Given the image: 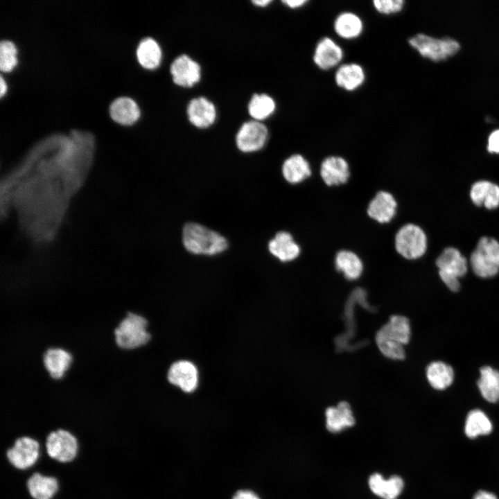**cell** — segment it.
<instances>
[{"label":"cell","mask_w":499,"mask_h":499,"mask_svg":"<svg viewBox=\"0 0 499 499\" xmlns=\"http://www.w3.org/2000/svg\"><path fill=\"white\" fill-rule=\"evenodd\" d=\"M55 144L33 152L1 183V213L15 216L24 232L40 243L58 232L91 164L89 143Z\"/></svg>","instance_id":"1"},{"label":"cell","mask_w":499,"mask_h":499,"mask_svg":"<svg viewBox=\"0 0 499 499\" xmlns=\"http://www.w3.org/2000/svg\"><path fill=\"white\" fill-rule=\"evenodd\" d=\"M114 342L117 347L132 351L147 346L151 339L149 321L143 315L128 312L114 329Z\"/></svg>","instance_id":"2"},{"label":"cell","mask_w":499,"mask_h":499,"mask_svg":"<svg viewBox=\"0 0 499 499\" xmlns=\"http://www.w3.org/2000/svg\"><path fill=\"white\" fill-rule=\"evenodd\" d=\"M182 242L188 252L199 255H216L228 247L223 236L196 222H188L184 225Z\"/></svg>","instance_id":"3"},{"label":"cell","mask_w":499,"mask_h":499,"mask_svg":"<svg viewBox=\"0 0 499 499\" xmlns=\"http://www.w3.org/2000/svg\"><path fill=\"white\" fill-rule=\"evenodd\" d=\"M474 273L481 278L493 277L499 273V242L495 238H481L470 258Z\"/></svg>","instance_id":"4"},{"label":"cell","mask_w":499,"mask_h":499,"mask_svg":"<svg viewBox=\"0 0 499 499\" xmlns=\"http://www.w3.org/2000/svg\"><path fill=\"white\" fill-rule=\"evenodd\" d=\"M394 247L404 259H417L426 252V235L419 226L413 223L405 224L395 234Z\"/></svg>","instance_id":"5"},{"label":"cell","mask_w":499,"mask_h":499,"mask_svg":"<svg viewBox=\"0 0 499 499\" xmlns=\"http://www.w3.org/2000/svg\"><path fill=\"white\" fill-rule=\"evenodd\" d=\"M408 43L421 56L435 62L447 59L455 55L460 48L459 44L453 39H436L423 33L411 37Z\"/></svg>","instance_id":"6"},{"label":"cell","mask_w":499,"mask_h":499,"mask_svg":"<svg viewBox=\"0 0 499 499\" xmlns=\"http://www.w3.org/2000/svg\"><path fill=\"white\" fill-rule=\"evenodd\" d=\"M46 448L51 458L61 462H68L76 456L78 441L70 432L58 429L48 435Z\"/></svg>","instance_id":"7"},{"label":"cell","mask_w":499,"mask_h":499,"mask_svg":"<svg viewBox=\"0 0 499 499\" xmlns=\"http://www.w3.org/2000/svg\"><path fill=\"white\" fill-rule=\"evenodd\" d=\"M168 383L185 393L193 392L198 386L199 372L195 365L186 360H177L169 367Z\"/></svg>","instance_id":"8"},{"label":"cell","mask_w":499,"mask_h":499,"mask_svg":"<svg viewBox=\"0 0 499 499\" xmlns=\"http://www.w3.org/2000/svg\"><path fill=\"white\" fill-rule=\"evenodd\" d=\"M268 137L267 127L259 121H247L239 129L236 143L238 148L243 152H252L261 150Z\"/></svg>","instance_id":"9"},{"label":"cell","mask_w":499,"mask_h":499,"mask_svg":"<svg viewBox=\"0 0 499 499\" xmlns=\"http://www.w3.org/2000/svg\"><path fill=\"white\" fill-rule=\"evenodd\" d=\"M40 453L39 443L29 437L18 438L13 446L7 451L9 462L17 469H26L37 460Z\"/></svg>","instance_id":"10"},{"label":"cell","mask_w":499,"mask_h":499,"mask_svg":"<svg viewBox=\"0 0 499 499\" xmlns=\"http://www.w3.org/2000/svg\"><path fill=\"white\" fill-rule=\"evenodd\" d=\"M343 58L342 48L329 37H324L317 42L313 54V62L324 71L338 67Z\"/></svg>","instance_id":"11"},{"label":"cell","mask_w":499,"mask_h":499,"mask_svg":"<svg viewBox=\"0 0 499 499\" xmlns=\"http://www.w3.org/2000/svg\"><path fill=\"white\" fill-rule=\"evenodd\" d=\"M319 175L328 186L344 184L350 177L349 163L341 156H328L321 163Z\"/></svg>","instance_id":"12"},{"label":"cell","mask_w":499,"mask_h":499,"mask_svg":"<svg viewBox=\"0 0 499 499\" xmlns=\"http://www.w3.org/2000/svg\"><path fill=\"white\" fill-rule=\"evenodd\" d=\"M73 361L72 354L61 347H50L42 355L43 366L51 378L55 380L64 376Z\"/></svg>","instance_id":"13"},{"label":"cell","mask_w":499,"mask_h":499,"mask_svg":"<svg viewBox=\"0 0 499 499\" xmlns=\"http://www.w3.org/2000/svg\"><path fill=\"white\" fill-rule=\"evenodd\" d=\"M397 202L394 195L386 191H379L370 200L367 213L380 224L389 222L396 213Z\"/></svg>","instance_id":"14"},{"label":"cell","mask_w":499,"mask_h":499,"mask_svg":"<svg viewBox=\"0 0 499 499\" xmlns=\"http://www.w3.org/2000/svg\"><path fill=\"white\" fill-rule=\"evenodd\" d=\"M170 73L175 84L189 87L200 80V67L188 55H181L173 62Z\"/></svg>","instance_id":"15"},{"label":"cell","mask_w":499,"mask_h":499,"mask_svg":"<svg viewBox=\"0 0 499 499\" xmlns=\"http://www.w3.org/2000/svg\"><path fill=\"white\" fill-rule=\"evenodd\" d=\"M268 250L272 255L281 262L294 261L301 252V248L292 234L285 231L275 234L268 243Z\"/></svg>","instance_id":"16"},{"label":"cell","mask_w":499,"mask_h":499,"mask_svg":"<svg viewBox=\"0 0 499 499\" xmlns=\"http://www.w3.org/2000/svg\"><path fill=\"white\" fill-rule=\"evenodd\" d=\"M334 80L340 88L347 91H353L364 84L366 73L363 67L358 63H344L337 67Z\"/></svg>","instance_id":"17"},{"label":"cell","mask_w":499,"mask_h":499,"mask_svg":"<svg viewBox=\"0 0 499 499\" xmlns=\"http://www.w3.org/2000/svg\"><path fill=\"white\" fill-rule=\"evenodd\" d=\"M439 274L450 275L457 278L464 276L467 272L466 258L456 248L447 247L436 260Z\"/></svg>","instance_id":"18"},{"label":"cell","mask_w":499,"mask_h":499,"mask_svg":"<svg viewBox=\"0 0 499 499\" xmlns=\"http://www.w3.org/2000/svg\"><path fill=\"white\" fill-rule=\"evenodd\" d=\"M191 123L198 128H207L213 123L216 117L214 105L204 97L192 99L187 108Z\"/></svg>","instance_id":"19"},{"label":"cell","mask_w":499,"mask_h":499,"mask_svg":"<svg viewBox=\"0 0 499 499\" xmlns=\"http://www.w3.org/2000/svg\"><path fill=\"white\" fill-rule=\"evenodd\" d=\"M326 427L331 432H340L355 424V418L350 405L340 402L335 407H329L325 411Z\"/></svg>","instance_id":"20"},{"label":"cell","mask_w":499,"mask_h":499,"mask_svg":"<svg viewBox=\"0 0 499 499\" xmlns=\"http://www.w3.org/2000/svg\"><path fill=\"white\" fill-rule=\"evenodd\" d=\"M364 29L361 17L351 11L340 12L333 22L335 34L343 40H354L360 36Z\"/></svg>","instance_id":"21"},{"label":"cell","mask_w":499,"mask_h":499,"mask_svg":"<svg viewBox=\"0 0 499 499\" xmlns=\"http://www.w3.org/2000/svg\"><path fill=\"white\" fill-rule=\"evenodd\" d=\"M470 197L478 207L496 209L499 207V186L486 180L476 182L471 186Z\"/></svg>","instance_id":"22"},{"label":"cell","mask_w":499,"mask_h":499,"mask_svg":"<svg viewBox=\"0 0 499 499\" xmlns=\"http://www.w3.org/2000/svg\"><path fill=\"white\" fill-rule=\"evenodd\" d=\"M312 173L308 161L300 154H294L288 157L282 165V175L290 184H296L304 182Z\"/></svg>","instance_id":"23"},{"label":"cell","mask_w":499,"mask_h":499,"mask_svg":"<svg viewBox=\"0 0 499 499\" xmlns=\"http://www.w3.org/2000/svg\"><path fill=\"white\" fill-rule=\"evenodd\" d=\"M335 270L349 281L358 279L363 271V263L359 256L349 250L338 251L334 259Z\"/></svg>","instance_id":"24"},{"label":"cell","mask_w":499,"mask_h":499,"mask_svg":"<svg viewBox=\"0 0 499 499\" xmlns=\"http://www.w3.org/2000/svg\"><path fill=\"white\" fill-rule=\"evenodd\" d=\"M27 487L34 499H51L58 491V483L53 477L35 473L28 480Z\"/></svg>","instance_id":"25"},{"label":"cell","mask_w":499,"mask_h":499,"mask_svg":"<svg viewBox=\"0 0 499 499\" xmlns=\"http://www.w3.org/2000/svg\"><path fill=\"white\" fill-rule=\"evenodd\" d=\"M480 373L478 386L483 398L490 403L499 401V371L484 366Z\"/></svg>","instance_id":"26"},{"label":"cell","mask_w":499,"mask_h":499,"mask_svg":"<svg viewBox=\"0 0 499 499\" xmlns=\"http://www.w3.org/2000/svg\"><path fill=\"white\" fill-rule=\"evenodd\" d=\"M140 111L136 102L126 96L115 99L110 105V114L116 121L130 124L137 120Z\"/></svg>","instance_id":"27"},{"label":"cell","mask_w":499,"mask_h":499,"mask_svg":"<svg viewBox=\"0 0 499 499\" xmlns=\"http://www.w3.org/2000/svg\"><path fill=\"white\" fill-rule=\"evenodd\" d=\"M426 377L434 389L443 390L453 383L454 371L449 365L441 361H435L427 367Z\"/></svg>","instance_id":"28"},{"label":"cell","mask_w":499,"mask_h":499,"mask_svg":"<svg viewBox=\"0 0 499 499\" xmlns=\"http://www.w3.org/2000/svg\"><path fill=\"white\" fill-rule=\"evenodd\" d=\"M137 55L140 64L147 69L157 67L161 59V51L158 43L150 37L141 41L137 50Z\"/></svg>","instance_id":"29"},{"label":"cell","mask_w":499,"mask_h":499,"mask_svg":"<svg viewBox=\"0 0 499 499\" xmlns=\"http://www.w3.org/2000/svg\"><path fill=\"white\" fill-rule=\"evenodd\" d=\"M492 424L488 417L480 410H471L467 415L464 432L469 438L489 434Z\"/></svg>","instance_id":"30"},{"label":"cell","mask_w":499,"mask_h":499,"mask_svg":"<svg viewBox=\"0 0 499 499\" xmlns=\"http://www.w3.org/2000/svg\"><path fill=\"white\" fill-rule=\"evenodd\" d=\"M392 338L402 344L408 343L410 339L411 329L409 319L403 315H394L390 317L389 322L381 327Z\"/></svg>","instance_id":"31"},{"label":"cell","mask_w":499,"mask_h":499,"mask_svg":"<svg viewBox=\"0 0 499 499\" xmlns=\"http://www.w3.org/2000/svg\"><path fill=\"white\" fill-rule=\"evenodd\" d=\"M376 343L381 353L392 360H403L405 358L403 345L389 336L380 327L376 333Z\"/></svg>","instance_id":"32"},{"label":"cell","mask_w":499,"mask_h":499,"mask_svg":"<svg viewBox=\"0 0 499 499\" xmlns=\"http://www.w3.org/2000/svg\"><path fill=\"white\" fill-rule=\"evenodd\" d=\"M275 108L276 103L274 99L265 94H254L248 105L250 114L259 121L270 116L274 112Z\"/></svg>","instance_id":"33"},{"label":"cell","mask_w":499,"mask_h":499,"mask_svg":"<svg viewBox=\"0 0 499 499\" xmlns=\"http://www.w3.org/2000/svg\"><path fill=\"white\" fill-rule=\"evenodd\" d=\"M17 49L13 42L3 40L0 44V68L2 71L11 70L17 63Z\"/></svg>","instance_id":"34"},{"label":"cell","mask_w":499,"mask_h":499,"mask_svg":"<svg viewBox=\"0 0 499 499\" xmlns=\"http://www.w3.org/2000/svg\"><path fill=\"white\" fill-rule=\"evenodd\" d=\"M404 482L399 475H392L383 480L380 498L383 499H396L402 492Z\"/></svg>","instance_id":"35"},{"label":"cell","mask_w":499,"mask_h":499,"mask_svg":"<svg viewBox=\"0 0 499 499\" xmlns=\"http://www.w3.org/2000/svg\"><path fill=\"white\" fill-rule=\"evenodd\" d=\"M375 10L385 15H389L401 12L405 4L403 0H374L372 1Z\"/></svg>","instance_id":"36"},{"label":"cell","mask_w":499,"mask_h":499,"mask_svg":"<svg viewBox=\"0 0 499 499\" xmlns=\"http://www.w3.org/2000/svg\"><path fill=\"white\" fill-rule=\"evenodd\" d=\"M487 150L491 153H499V130L493 132L488 139Z\"/></svg>","instance_id":"37"},{"label":"cell","mask_w":499,"mask_h":499,"mask_svg":"<svg viewBox=\"0 0 499 499\" xmlns=\"http://www.w3.org/2000/svg\"><path fill=\"white\" fill-rule=\"evenodd\" d=\"M308 0H284L282 3L291 9H297L306 6Z\"/></svg>","instance_id":"38"},{"label":"cell","mask_w":499,"mask_h":499,"mask_svg":"<svg viewBox=\"0 0 499 499\" xmlns=\"http://www.w3.org/2000/svg\"><path fill=\"white\" fill-rule=\"evenodd\" d=\"M233 499H260L254 493L247 491H238L234 496Z\"/></svg>","instance_id":"39"},{"label":"cell","mask_w":499,"mask_h":499,"mask_svg":"<svg viewBox=\"0 0 499 499\" xmlns=\"http://www.w3.org/2000/svg\"><path fill=\"white\" fill-rule=\"evenodd\" d=\"M473 499H498L497 497L491 493L485 491H480L475 493Z\"/></svg>","instance_id":"40"},{"label":"cell","mask_w":499,"mask_h":499,"mask_svg":"<svg viewBox=\"0 0 499 499\" xmlns=\"http://www.w3.org/2000/svg\"><path fill=\"white\" fill-rule=\"evenodd\" d=\"M255 5L259 6H265L270 4L272 1L271 0H256L252 1Z\"/></svg>","instance_id":"41"},{"label":"cell","mask_w":499,"mask_h":499,"mask_svg":"<svg viewBox=\"0 0 499 499\" xmlns=\"http://www.w3.org/2000/svg\"><path fill=\"white\" fill-rule=\"evenodd\" d=\"M6 82L3 80V77L1 76V78H0V94H1V96L3 95L4 93L6 92Z\"/></svg>","instance_id":"42"}]
</instances>
